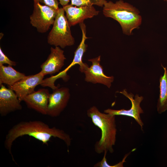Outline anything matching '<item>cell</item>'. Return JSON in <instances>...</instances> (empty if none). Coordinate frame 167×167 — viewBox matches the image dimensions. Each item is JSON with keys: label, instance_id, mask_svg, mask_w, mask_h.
<instances>
[{"label": "cell", "instance_id": "3", "mask_svg": "<svg viewBox=\"0 0 167 167\" xmlns=\"http://www.w3.org/2000/svg\"><path fill=\"white\" fill-rule=\"evenodd\" d=\"M103 13L105 17L118 22L123 33L127 35H131L141 24L142 17L138 10L122 0L115 3L107 1L103 6Z\"/></svg>", "mask_w": 167, "mask_h": 167}, {"label": "cell", "instance_id": "15", "mask_svg": "<svg viewBox=\"0 0 167 167\" xmlns=\"http://www.w3.org/2000/svg\"><path fill=\"white\" fill-rule=\"evenodd\" d=\"M163 75H161L159 79L160 94L157 105V110L159 114L167 110V69L163 66Z\"/></svg>", "mask_w": 167, "mask_h": 167}, {"label": "cell", "instance_id": "7", "mask_svg": "<svg viewBox=\"0 0 167 167\" xmlns=\"http://www.w3.org/2000/svg\"><path fill=\"white\" fill-rule=\"evenodd\" d=\"M123 94L131 101V106L129 109H122L115 110L108 109L104 110V113L113 115H123L133 118L140 126L142 129L144 125L140 115L143 113V110L141 108L140 104L143 100V97L136 94L134 98V95L131 93H128L126 89L118 92Z\"/></svg>", "mask_w": 167, "mask_h": 167}, {"label": "cell", "instance_id": "11", "mask_svg": "<svg viewBox=\"0 0 167 167\" xmlns=\"http://www.w3.org/2000/svg\"><path fill=\"white\" fill-rule=\"evenodd\" d=\"M50 53L46 60L41 65L40 71L44 76L58 72L64 65L66 59L64 51L59 47L50 48Z\"/></svg>", "mask_w": 167, "mask_h": 167}, {"label": "cell", "instance_id": "2", "mask_svg": "<svg viewBox=\"0 0 167 167\" xmlns=\"http://www.w3.org/2000/svg\"><path fill=\"white\" fill-rule=\"evenodd\" d=\"M87 115L91 118L93 124L101 131V138L95 144V152L98 154L105 151L113 153V147L116 143L117 132L115 116L101 113L95 106L87 110Z\"/></svg>", "mask_w": 167, "mask_h": 167}, {"label": "cell", "instance_id": "5", "mask_svg": "<svg viewBox=\"0 0 167 167\" xmlns=\"http://www.w3.org/2000/svg\"><path fill=\"white\" fill-rule=\"evenodd\" d=\"M58 9L34 2L33 12L30 16L31 24L38 32H46L53 25Z\"/></svg>", "mask_w": 167, "mask_h": 167}, {"label": "cell", "instance_id": "1", "mask_svg": "<svg viewBox=\"0 0 167 167\" xmlns=\"http://www.w3.org/2000/svg\"><path fill=\"white\" fill-rule=\"evenodd\" d=\"M25 135L32 137L47 145L52 137L58 138L63 140L68 148L70 146L71 142L70 135L63 130L55 127H50L41 121L20 122L9 130L4 141L5 147L14 161L11 152L13 143L17 138Z\"/></svg>", "mask_w": 167, "mask_h": 167}, {"label": "cell", "instance_id": "10", "mask_svg": "<svg viewBox=\"0 0 167 167\" xmlns=\"http://www.w3.org/2000/svg\"><path fill=\"white\" fill-rule=\"evenodd\" d=\"M66 17L70 27L83 22L86 19L98 15L99 11L93 6H83L77 7L70 4L63 6Z\"/></svg>", "mask_w": 167, "mask_h": 167}, {"label": "cell", "instance_id": "6", "mask_svg": "<svg viewBox=\"0 0 167 167\" xmlns=\"http://www.w3.org/2000/svg\"><path fill=\"white\" fill-rule=\"evenodd\" d=\"M101 56L90 59L88 61L92 62V65L89 67L86 63L79 66V70L85 75V80L93 84L97 83L103 84L110 88L114 80L113 76H107L104 73L103 68L100 64Z\"/></svg>", "mask_w": 167, "mask_h": 167}, {"label": "cell", "instance_id": "14", "mask_svg": "<svg viewBox=\"0 0 167 167\" xmlns=\"http://www.w3.org/2000/svg\"><path fill=\"white\" fill-rule=\"evenodd\" d=\"M26 75L15 70L12 66H0V85L3 84L8 86L13 85Z\"/></svg>", "mask_w": 167, "mask_h": 167}, {"label": "cell", "instance_id": "16", "mask_svg": "<svg viewBox=\"0 0 167 167\" xmlns=\"http://www.w3.org/2000/svg\"><path fill=\"white\" fill-rule=\"evenodd\" d=\"M71 4L79 7L83 6H92L96 5L103 7L107 2L106 0H71Z\"/></svg>", "mask_w": 167, "mask_h": 167}, {"label": "cell", "instance_id": "13", "mask_svg": "<svg viewBox=\"0 0 167 167\" xmlns=\"http://www.w3.org/2000/svg\"><path fill=\"white\" fill-rule=\"evenodd\" d=\"M50 94L48 89H40L26 96L23 101L28 108L46 115Z\"/></svg>", "mask_w": 167, "mask_h": 167}, {"label": "cell", "instance_id": "19", "mask_svg": "<svg viewBox=\"0 0 167 167\" xmlns=\"http://www.w3.org/2000/svg\"><path fill=\"white\" fill-rule=\"evenodd\" d=\"M59 3L63 6L68 4L70 0H59Z\"/></svg>", "mask_w": 167, "mask_h": 167}, {"label": "cell", "instance_id": "12", "mask_svg": "<svg viewBox=\"0 0 167 167\" xmlns=\"http://www.w3.org/2000/svg\"><path fill=\"white\" fill-rule=\"evenodd\" d=\"M0 88V114L2 117L15 111L21 110L22 106L15 92L2 84Z\"/></svg>", "mask_w": 167, "mask_h": 167}, {"label": "cell", "instance_id": "4", "mask_svg": "<svg viewBox=\"0 0 167 167\" xmlns=\"http://www.w3.org/2000/svg\"><path fill=\"white\" fill-rule=\"evenodd\" d=\"M65 12L63 8H59L52 29L47 37L49 44L62 48L72 46L75 42Z\"/></svg>", "mask_w": 167, "mask_h": 167}, {"label": "cell", "instance_id": "20", "mask_svg": "<svg viewBox=\"0 0 167 167\" xmlns=\"http://www.w3.org/2000/svg\"><path fill=\"white\" fill-rule=\"evenodd\" d=\"M164 0L167 2V0Z\"/></svg>", "mask_w": 167, "mask_h": 167}, {"label": "cell", "instance_id": "8", "mask_svg": "<svg viewBox=\"0 0 167 167\" xmlns=\"http://www.w3.org/2000/svg\"><path fill=\"white\" fill-rule=\"evenodd\" d=\"M59 87L53 90L49 96L47 115L51 117L59 116L66 107L70 98L69 89Z\"/></svg>", "mask_w": 167, "mask_h": 167}, {"label": "cell", "instance_id": "9", "mask_svg": "<svg viewBox=\"0 0 167 167\" xmlns=\"http://www.w3.org/2000/svg\"><path fill=\"white\" fill-rule=\"evenodd\" d=\"M44 76L40 72L34 75L26 76L8 88L15 92L21 102L26 96L35 91V87L42 83Z\"/></svg>", "mask_w": 167, "mask_h": 167}, {"label": "cell", "instance_id": "17", "mask_svg": "<svg viewBox=\"0 0 167 167\" xmlns=\"http://www.w3.org/2000/svg\"><path fill=\"white\" fill-rule=\"evenodd\" d=\"M7 64L9 65L15 66L16 65V62L11 60L2 52L1 47H0V66Z\"/></svg>", "mask_w": 167, "mask_h": 167}, {"label": "cell", "instance_id": "18", "mask_svg": "<svg viewBox=\"0 0 167 167\" xmlns=\"http://www.w3.org/2000/svg\"><path fill=\"white\" fill-rule=\"evenodd\" d=\"M33 2L42 3L56 9H59V2L57 0H33Z\"/></svg>", "mask_w": 167, "mask_h": 167}]
</instances>
